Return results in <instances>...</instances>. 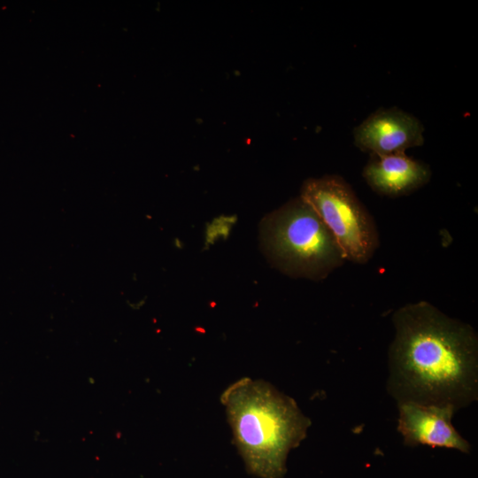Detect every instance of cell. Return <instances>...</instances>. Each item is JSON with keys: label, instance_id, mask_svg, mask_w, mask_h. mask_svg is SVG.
Here are the masks:
<instances>
[{"label": "cell", "instance_id": "7a4b0ae2", "mask_svg": "<svg viewBox=\"0 0 478 478\" xmlns=\"http://www.w3.org/2000/svg\"><path fill=\"white\" fill-rule=\"evenodd\" d=\"M222 400L249 472L260 478H281L289 451L305 437L309 419L291 397L263 381L236 382Z\"/></svg>", "mask_w": 478, "mask_h": 478}, {"label": "cell", "instance_id": "8992f818", "mask_svg": "<svg viewBox=\"0 0 478 478\" xmlns=\"http://www.w3.org/2000/svg\"><path fill=\"white\" fill-rule=\"evenodd\" d=\"M398 410L397 430L405 445H428L469 452V443L451 423L456 412L453 406L405 402L398 404Z\"/></svg>", "mask_w": 478, "mask_h": 478}, {"label": "cell", "instance_id": "5b68a950", "mask_svg": "<svg viewBox=\"0 0 478 478\" xmlns=\"http://www.w3.org/2000/svg\"><path fill=\"white\" fill-rule=\"evenodd\" d=\"M424 127L413 115L397 107L380 109L354 130V143L370 156L405 153L424 143Z\"/></svg>", "mask_w": 478, "mask_h": 478}, {"label": "cell", "instance_id": "6da1fadb", "mask_svg": "<svg viewBox=\"0 0 478 478\" xmlns=\"http://www.w3.org/2000/svg\"><path fill=\"white\" fill-rule=\"evenodd\" d=\"M389 392L399 403L451 405L477 397L478 340L468 324L427 301L407 304L392 317Z\"/></svg>", "mask_w": 478, "mask_h": 478}, {"label": "cell", "instance_id": "3957f363", "mask_svg": "<svg viewBox=\"0 0 478 478\" xmlns=\"http://www.w3.org/2000/svg\"><path fill=\"white\" fill-rule=\"evenodd\" d=\"M261 237L268 258L293 277L321 281L346 261L330 231L300 197L266 217Z\"/></svg>", "mask_w": 478, "mask_h": 478}, {"label": "cell", "instance_id": "277c9868", "mask_svg": "<svg viewBox=\"0 0 478 478\" xmlns=\"http://www.w3.org/2000/svg\"><path fill=\"white\" fill-rule=\"evenodd\" d=\"M299 197L320 218L346 260L371 259L380 243L376 225L348 182L335 174L310 178Z\"/></svg>", "mask_w": 478, "mask_h": 478}, {"label": "cell", "instance_id": "52a82bcc", "mask_svg": "<svg viewBox=\"0 0 478 478\" xmlns=\"http://www.w3.org/2000/svg\"><path fill=\"white\" fill-rule=\"evenodd\" d=\"M362 176L376 193L389 197L406 196L424 186L431 177L426 164L405 153L370 156Z\"/></svg>", "mask_w": 478, "mask_h": 478}]
</instances>
